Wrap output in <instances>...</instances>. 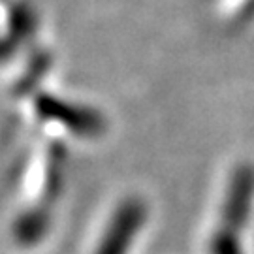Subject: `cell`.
Wrapping results in <instances>:
<instances>
[{"mask_svg": "<svg viewBox=\"0 0 254 254\" xmlns=\"http://www.w3.org/2000/svg\"><path fill=\"white\" fill-rule=\"evenodd\" d=\"M254 198V170L241 168L232 179L228 190L226 211H224V228L213 237L211 251L213 254H241L237 245V234L245 224L251 203Z\"/></svg>", "mask_w": 254, "mask_h": 254, "instance_id": "cell-1", "label": "cell"}, {"mask_svg": "<svg viewBox=\"0 0 254 254\" xmlns=\"http://www.w3.org/2000/svg\"><path fill=\"white\" fill-rule=\"evenodd\" d=\"M38 109H40V113L47 121L61 123L64 127L75 130V134H83V136L91 134V136H96L102 128L100 119L96 117L94 113L87 111V109L61 104V100H55V98H42Z\"/></svg>", "mask_w": 254, "mask_h": 254, "instance_id": "cell-3", "label": "cell"}, {"mask_svg": "<svg viewBox=\"0 0 254 254\" xmlns=\"http://www.w3.org/2000/svg\"><path fill=\"white\" fill-rule=\"evenodd\" d=\"M145 220V205L137 198L125 200L109 220L96 254H127Z\"/></svg>", "mask_w": 254, "mask_h": 254, "instance_id": "cell-2", "label": "cell"}]
</instances>
